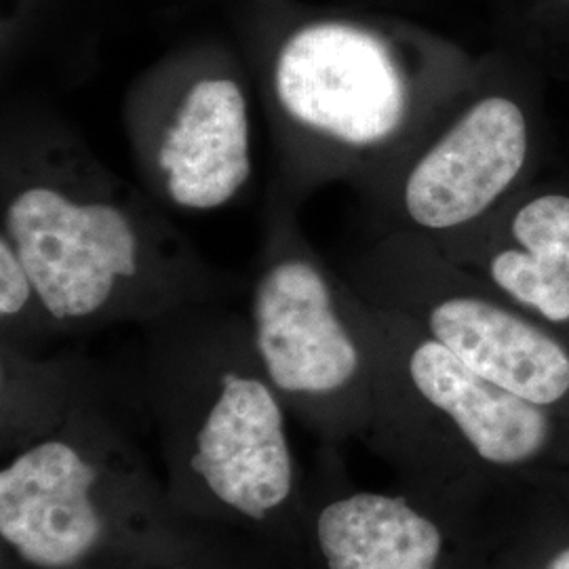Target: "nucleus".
<instances>
[{"label":"nucleus","instance_id":"f257e3e1","mask_svg":"<svg viewBox=\"0 0 569 569\" xmlns=\"http://www.w3.org/2000/svg\"><path fill=\"white\" fill-rule=\"evenodd\" d=\"M0 237L32 277L53 336L143 327L218 300L213 270L161 204L60 124L4 129Z\"/></svg>","mask_w":569,"mask_h":569},{"label":"nucleus","instance_id":"f03ea898","mask_svg":"<svg viewBox=\"0 0 569 569\" xmlns=\"http://www.w3.org/2000/svg\"><path fill=\"white\" fill-rule=\"evenodd\" d=\"M143 329V401L159 435L169 500L192 523L237 531L270 559L300 569L306 472L247 319L213 302Z\"/></svg>","mask_w":569,"mask_h":569},{"label":"nucleus","instance_id":"7ed1b4c3","mask_svg":"<svg viewBox=\"0 0 569 569\" xmlns=\"http://www.w3.org/2000/svg\"><path fill=\"white\" fill-rule=\"evenodd\" d=\"M2 555L28 569L199 563L230 557L186 519L110 411L102 380L68 420L0 468Z\"/></svg>","mask_w":569,"mask_h":569},{"label":"nucleus","instance_id":"20e7f679","mask_svg":"<svg viewBox=\"0 0 569 569\" xmlns=\"http://www.w3.org/2000/svg\"><path fill=\"white\" fill-rule=\"evenodd\" d=\"M244 319L270 385L321 446L366 428L373 413L366 315L289 218L270 228Z\"/></svg>","mask_w":569,"mask_h":569},{"label":"nucleus","instance_id":"39448f33","mask_svg":"<svg viewBox=\"0 0 569 569\" xmlns=\"http://www.w3.org/2000/svg\"><path fill=\"white\" fill-rule=\"evenodd\" d=\"M264 96L289 163L312 178H329L338 154L387 143L409 108L387 42L346 21L296 30L274 58Z\"/></svg>","mask_w":569,"mask_h":569},{"label":"nucleus","instance_id":"423d86ee","mask_svg":"<svg viewBox=\"0 0 569 569\" xmlns=\"http://www.w3.org/2000/svg\"><path fill=\"white\" fill-rule=\"evenodd\" d=\"M127 131L154 203L218 211L253 173L251 108L228 72H201L169 87L131 91Z\"/></svg>","mask_w":569,"mask_h":569},{"label":"nucleus","instance_id":"0eeeda50","mask_svg":"<svg viewBox=\"0 0 569 569\" xmlns=\"http://www.w3.org/2000/svg\"><path fill=\"white\" fill-rule=\"evenodd\" d=\"M300 569H443L448 531L406 496L350 483L333 446L305 477Z\"/></svg>","mask_w":569,"mask_h":569},{"label":"nucleus","instance_id":"6e6552de","mask_svg":"<svg viewBox=\"0 0 569 569\" xmlns=\"http://www.w3.org/2000/svg\"><path fill=\"white\" fill-rule=\"evenodd\" d=\"M526 154L528 124L521 108L505 98L475 103L411 169L409 218L430 230L467 224L509 188Z\"/></svg>","mask_w":569,"mask_h":569},{"label":"nucleus","instance_id":"1a4fd4ad","mask_svg":"<svg viewBox=\"0 0 569 569\" xmlns=\"http://www.w3.org/2000/svg\"><path fill=\"white\" fill-rule=\"evenodd\" d=\"M406 376L413 397L488 465L528 462L549 441L540 406L489 382L430 336L409 346Z\"/></svg>","mask_w":569,"mask_h":569},{"label":"nucleus","instance_id":"9d476101","mask_svg":"<svg viewBox=\"0 0 569 569\" xmlns=\"http://www.w3.org/2000/svg\"><path fill=\"white\" fill-rule=\"evenodd\" d=\"M427 329L472 371L536 406L557 403L569 392L563 346L500 306L449 296L428 308Z\"/></svg>","mask_w":569,"mask_h":569},{"label":"nucleus","instance_id":"9b49d317","mask_svg":"<svg viewBox=\"0 0 569 569\" xmlns=\"http://www.w3.org/2000/svg\"><path fill=\"white\" fill-rule=\"evenodd\" d=\"M79 357L42 359L0 342V449L11 456L51 435L98 382Z\"/></svg>","mask_w":569,"mask_h":569},{"label":"nucleus","instance_id":"f8f14e48","mask_svg":"<svg viewBox=\"0 0 569 569\" xmlns=\"http://www.w3.org/2000/svg\"><path fill=\"white\" fill-rule=\"evenodd\" d=\"M512 234L526 251L498 253L491 279L549 321H569V197L547 194L526 204Z\"/></svg>","mask_w":569,"mask_h":569},{"label":"nucleus","instance_id":"ddd939ff","mask_svg":"<svg viewBox=\"0 0 569 569\" xmlns=\"http://www.w3.org/2000/svg\"><path fill=\"white\" fill-rule=\"evenodd\" d=\"M89 569H243L232 557L216 559V561H199V563H140V561H119L103 563Z\"/></svg>","mask_w":569,"mask_h":569},{"label":"nucleus","instance_id":"4468645a","mask_svg":"<svg viewBox=\"0 0 569 569\" xmlns=\"http://www.w3.org/2000/svg\"><path fill=\"white\" fill-rule=\"evenodd\" d=\"M547 569H569V549L561 550L552 561L549 563Z\"/></svg>","mask_w":569,"mask_h":569}]
</instances>
